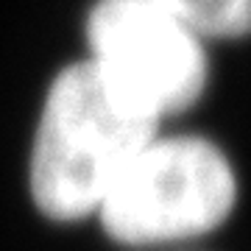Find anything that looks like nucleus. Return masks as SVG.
Returning <instances> with one entry per match:
<instances>
[{"label": "nucleus", "mask_w": 251, "mask_h": 251, "mask_svg": "<svg viewBox=\"0 0 251 251\" xmlns=\"http://www.w3.org/2000/svg\"><path fill=\"white\" fill-rule=\"evenodd\" d=\"M159 120L131 103L92 62L53 81L36 126L31 193L56 221L98 212L128 162L156 137Z\"/></svg>", "instance_id": "obj_1"}, {"label": "nucleus", "mask_w": 251, "mask_h": 251, "mask_svg": "<svg viewBox=\"0 0 251 251\" xmlns=\"http://www.w3.org/2000/svg\"><path fill=\"white\" fill-rule=\"evenodd\" d=\"M234 196L232 165L212 143L153 137L120 173L98 215L120 243H168L224 224Z\"/></svg>", "instance_id": "obj_2"}, {"label": "nucleus", "mask_w": 251, "mask_h": 251, "mask_svg": "<svg viewBox=\"0 0 251 251\" xmlns=\"http://www.w3.org/2000/svg\"><path fill=\"white\" fill-rule=\"evenodd\" d=\"M87 39L100 75L156 120L190 109L206 87L201 36L148 0H100Z\"/></svg>", "instance_id": "obj_3"}, {"label": "nucleus", "mask_w": 251, "mask_h": 251, "mask_svg": "<svg viewBox=\"0 0 251 251\" xmlns=\"http://www.w3.org/2000/svg\"><path fill=\"white\" fill-rule=\"evenodd\" d=\"M201 39L251 34V0H148Z\"/></svg>", "instance_id": "obj_4"}]
</instances>
